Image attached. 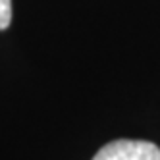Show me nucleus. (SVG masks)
I'll return each instance as SVG.
<instances>
[{
	"label": "nucleus",
	"mask_w": 160,
	"mask_h": 160,
	"mask_svg": "<svg viewBox=\"0 0 160 160\" xmlns=\"http://www.w3.org/2000/svg\"><path fill=\"white\" fill-rule=\"evenodd\" d=\"M93 160H160V148L151 141L116 139L106 143Z\"/></svg>",
	"instance_id": "1"
},
{
	"label": "nucleus",
	"mask_w": 160,
	"mask_h": 160,
	"mask_svg": "<svg viewBox=\"0 0 160 160\" xmlns=\"http://www.w3.org/2000/svg\"><path fill=\"white\" fill-rule=\"evenodd\" d=\"M12 23V0H0V31H4Z\"/></svg>",
	"instance_id": "2"
}]
</instances>
